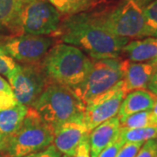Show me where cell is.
I'll return each instance as SVG.
<instances>
[{"instance_id":"obj_35","label":"cell","mask_w":157,"mask_h":157,"mask_svg":"<svg viewBox=\"0 0 157 157\" xmlns=\"http://www.w3.org/2000/svg\"><path fill=\"white\" fill-rule=\"evenodd\" d=\"M156 140H157V139H156Z\"/></svg>"},{"instance_id":"obj_10","label":"cell","mask_w":157,"mask_h":157,"mask_svg":"<svg viewBox=\"0 0 157 157\" xmlns=\"http://www.w3.org/2000/svg\"><path fill=\"white\" fill-rule=\"evenodd\" d=\"M126 95L127 92L121 79L111 89L85 105L83 123L90 132L110 118L117 116L121 104Z\"/></svg>"},{"instance_id":"obj_34","label":"cell","mask_w":157,"mask_h":157,"mask_svg":"<svg viewBox=\"0 0 157 157\" xmlns=\"http://www.w3.org/2000/svg\"><path fill=\"white\" fill-rule=\"evenodd\" d=\"M60 157H73V156H70V155H61V156Z\"/></svg>"},{"instance_id":"obj_18","label":"cell","mask_w":157,"mask_h":157,"mask_svg":"<svg viewBox=\"0 0 157 157\" xmlns=\"http://www.w3.org/2000/svg\"><path fill=\"white\" fill-rule=\"evenodd\" d=\"M58 11L66 17L86 12L98 5L101 0H48Z\"/></svg>"},{"instance_id":"obj_32","label":"cell","mask_w":157,"mask_h":157,"mask_svg":"<svg viewBox=\"0 0 157 157\" xmlns=\"http://www.w3.org/2000/svg\"><path fill=\"white\" fill-rule=\"evenodd\" d=\"M2 148H3V136L0 135V157H2Z\"/></svg>"},{"instance_id":"obj_17","label":"cell","mask_w":157,"mask_h":157,"mask_svg":"<svg viewBox=\"0 0 157 157\" xmlns=\"http://www.w3.org/2000/svg\"><path fill=\"white\" fill-rule=\"evenodd\" d=\"M28 107L17 102L11 107L0 108V135L13 134L22 124Z\"/></svg>"},{"instance_id":"obj_22","label":"cell","mask_w":157,"mask_h":157,"mask_svg":"<svg viewBox=\"0 0 157 157\" xmlns=\"http://www.w3.org/2000/svg\"><path fill=\"white\" fill-rule=\"evenodd\" d=\"M17 103L10 83L0 75V108L11 107Z\"/></svg>"},{"instance_id":"obj_7","label":"cell","mask_w":157,"mask_h":157,"mask_svg":"<svg viewBox=\"0 0 157 157\" xmlns=\"http://www.w3.org/2000/svg\"><path fill=\"white\" fill-rule=\"evenodd\" d=\"M7 78L16 101L27 107H33L50 82L42 67L41 62L18 64L17 69Z\"/></svg>"},{"instance_id":"obj_14","label":"cell","mask_w":157,"mask_h":157,"mask_svg":"<svg viewBox=\"0 0 157 157\" xmlns=\"http://www.w3.org/2000/svg\"><path fill=\"white\" fill-rule=\"evenodd\" d=\"M122 53L129 61L152 63L157 67V38L148 37L129 41L123 47Z\"/></svg>"},{"instance_id":"obj_9","label":"cell","mask_w":157,"mask_h":157,"mask_svg":"<svg viewBox=\"0 0 157 157\" xmlns=\"http://www.w3.org/2000/svg\"><path fill=\"white\" fill-rule=\"evenodd\" d=\"M54 42V38L52 36L23 34L9 38L0 46L16 62L34 64L42 61Z\"/></svg>"},{"instance_id":"obj_3","label":"cell","mask_w":157,"mask_h":157,"mask_svg":"<svg viewBox=\"0 0 157 157\" xmlns=\"http://www.w3.org/2000/svg\"><path fill=\"white\" fill-rule=\"evenodd\" d=\"M54 128L33 107H28L20 127L11 135L3 136L2 157H20L39 152L52 144Z\"/></svg>"},{"instance_id":"obj_19","label":"cell","mask_w":157,"mask_h":157,"mask_svg":"<svg viewBox=\"0 0 157 157\" xmlns=\"http://www.w3.org/2000/svg\"><path fill=\"white\" fill-rule=\"evenodd\" d=\"M121 128H139L157 126V117L152 110H146L130 114L127 117L120 119Z\"/></svg>"},{"instance_id":"obj_1","label":"cell","mask_w":157,"mask_h":157,"mask_svg":"<svg viewBox=\"0 0 157 157\" xmlns=\"http://www.w3.org/2000/svg\"><path fill=\"white\" fill-rule=\"evenodd\" d=\"M52 37L78 47L92 59H115L121 56L128 39L118 37L97 21L94 13L82 12L66 17Z\"/></svg>"},{"instance_id":"obj_25","label":"cell","mask_w":157,"mask_h":157,"mask_svg":"<svg viewBox=\"0 0 157 157\" xmlns=\"http://www.w3.org/2000/svg\"><path fill=\"white\" fill-rule=\"evenodd\" d=\"M135 157H157L156 139L146 140Z\"/></svg>"},{"instance_id":"obj_31","label":"cell","mask_w":157,"mask_h":157,"mask_svg":"<svg viewBox=\"0 0 157 157\" xmlns=\"http://www.w3.org/2000/svg\"><path fill=\"white\" fill-rule=\"evenodd\" d=\"M151 110L152 112H153V113L157 117V98L156 100H155V105H154V107H153V108H152Z\"/></svg>"},{"instance_id":"obj_24","label":"cell","mask_w":157,"mask_h":157,"mask_svg":"<svg viewBox=\"0 0 157 157\" xmlns=\"http://www.w3.org/2000/svg\"><path fill=\"white\" fill-rule=\"evenodd\" d=\"M144 142L143 141H138V142H126V143H124L122 147L120 148L116 157H135Z\"/></svg>"},{"instance_id":"obj_30","label":"cell","mask_w":157,"mask_h":157,"mask_svg":"<svg viewBox=\"0 0 157 157\" xmlns=\"http://www.w3.org/2000/svg\"><path fill=\"white\" fill-rule=\"evenodd\" d=\"M135 2H137L138 4H140L142 7H144L146 5H147L148 3H150L153 0H135Z\"/></svg>"},{"instance_id":"obj_20","label":"cell","mask_w":157,"mask_h":157,"mask_svg":"<svg viewBox=\"0 0 157 157\" xmlns=\"http://www.w3.org/2000/svg\"><path fill=\"white\" fill-rule=\"evenodd\" d=\"M119 137L124 143L146 141L151 139H157V126L139 128H121Z\"/></svg>"},{"instance_id":"obj_21","label":"cell","mask_w":157,"mask_h":157,"mask_svg":"<svg viewBox=\"0 0 157 157\" xmlns=\"http://www.w3.org/2000/svg\"><path fill=\"white\" fill-rule=\"evenodd\" d=\"M147 25L155 38H157V0H153L143 7Z\"/></svg>"},{"instance_id":"obj_23","label":"cell","mask_w":157,"mask_h":157,"mask_svg":"<svg viewBox=\"0 0 157 157\" xmlns=\"http://www.w3.org/2000/svg\"><path fill=\"white\" fill-rule=\"evenodd\" d=\"M18 67V63L9 56L0 46V74L6 78Z\"/></svg>"},{"instance_id":"obj_28","label":"cell","mask_w":157,"mask_h":157,"mask_svg":"<svg viewBox=\"0 0 157 157\" xmlns=\"http://www.w3.org/2000/svg\"><path fill=\"white\" fill-rule=\"evenodd\" d=\"M73 157H91L90 144L88 138L84 140L76 148Z\"/></svg>"},{"instance_id":"obj_13","label":"cell","mask_w":157,"mask_h":157,"mask_svg":"<svg viewBox=\"0 0 157 157\" xmlns=\"http://www.w3.org/2000/svg\"><path fill=\"white\" fill-rule=\"evenodd\" d=\"M121 129L118 116L110 118L93 129L89 133L91 157H97L105 147L108 146L119 135Z\"/></svg>"},{"instance_id":"obj_4","label":"cell","mask_w":157,"mask_h":157,"mask_svg":"<svg viewBox=\"0 0 157 157\" xmlns=\"http://www.w3.org/2000/svg\"><path fill=\"white\" fill-rule=\"evenodd\" d=\"M32 107L55 129L65 122H83L86 106L71 87L50 81Z\"/></svg>"},{"instance_id":"obj_8","label":"cell","mask_w":157,"mask_h":157,"mask_svg":"<svg viewBox=\"0 0 157 157\" xmlns=\"http://www.w3.org/2000/svg\"><path fill=\"white\" fill-rule=\"evenodd\" d=\"M61 20V14L48 0H25L20 14L23 34L52 36Z\"/></svg>"},{"instance_id":"obj_26","label":"cell","mask_w":157,"mask_h":157,"mask_svg":"<svg viewBox=\"0 0 157 157\" xmlns=\"http://www.w3.org/2000/svg\"><path fill=\"white\" fill-rule=\"evenodd\" d=\"M123 144L124 142L118 135L117 137L108 146L106 147L97 157H116L120 148L122 147Z\"/></svg>"},{"instance_id":"obj_12","label":"cell","mask_w":157,"mask_h":157,"mask_svg":"<svg viewBox=\"0 0 157 157\" xmlns=\"http://www.w3.org/2000/svg\"><path fill=\"white\" fill-rule=\"evenodd\" d=\"M25 0H0V35H23L20 14Z\"/></svg>"},{"instance_id":"obj_11","label":"cell","mask_w":157,"mask_h":157,"mask_svg":"<svg viewBox=\"0 0 157 157\" xmlns=\"http://www.w3.org/2000/svg\"><path fill=\"white\" fill-rule=\"evenodd\" d=\"M90 131L83 122H65L54 129L52 144L62 155L73 156L78 146L89 136Z\"/></svg>"},{"instance_id":"obj_33","label":"cell","mask_w":157,"mask_h":157,"mask_svg":"<svg viewBox=\"0 0 157 157\" xmlns=\"http://www.w3.org/2000/svg\"><path fill=\"white\" fill-rule=\"evenodd\" d=\"M149 91H151L152 93H154L155 95H157V86L156 87H153V88H150V89H148Z\"/></svg>"},{"instance_id":"obj_15","label":"cell","mask_w":157,"mask_h":157,"mask_svg":"<svg viewBox=\"0 0 157 157\" xmlns=\"http://www.w3.org/2000/svg\"><path fill=\"white\" fill-rule=\"evenodd\" d=\"M155 67L156 66L152 63L129 61L122 78L127 94L135 90L147 89Z\"/></svg>"},{"instance_id":"obj_16","label":"cell","mask_w":157,"mask_h":157,"mask_svg":"<svg viewBox=\"0 0 157 157\" xmlns=\"http://www.w3.org/2000/svg\"><path fill=\"white\" fill-rule=\"evenodd\" d=\"M156 98L157 95L149 90L139 89L129 92L121 104L118 118L122 119L135 113L151 110Z\"/></svg>"},{"instance_id":"obj_5","label":"cell","mask_w":157,"mask_h":157,"mask_svg":"<svg viewBox=\"0 0 157 157\" xmlns=\"http://www.w3.org/2000/svg\"><path fill=\"white\" fill-rule=\"evenodd\" d=\"M94 14L104 28L118 37L128 39L154 37L145 21L143 7L135 0H122L110 10Z\"/></svg>"},{"instance_id":"obj_27","label":"cell","mask_w":157,"mask_h":157,"mask_svg":"<svg viewBox=\"0 0 157 157\" xmlns=\"http://www.w3.org/2000/svg\"><path fill=\"white\" fill-rule=\"evenodd\" d=\"M61 155V153L57 149L55 146L52 144L41 151L35 152L33 154H29V155L20 157H60Z\"/></svg>"},{"instance_id":"obj_6","label":"cell","mask_w":157,"mask_h":157,"mask_svg":"<svg viewBox=\"0 0 157 157\" xmlns=\"http://www.w3.org/2000/svg\"><path fill=\"white\" fill-rule=\"evenodd\" d=\"M128 59H104L94 61L84 80L73 88L75 94L85 105L94 98L113 87L124 78Z\"/></svg>"},{"instance_id":"obj_29","label":"cell","mask_w":157,"mask_h":157,"mask_svg":"<svg viewBox=\"0 0 157 157\" xmlns=\"http://www.w3.org/2000/svg\"><path fill=\"white\" fill-rule=\"evenodd\" d=\"M157 86V67L155 69V72L153 73V76H152L151 79H150V82L147 86V88L150 89L153 87H156Z\"/></svg>"},{"instance_id":"obj_2","label":"cell","mask_w":157,"mask_h":157,"mask_svg":"<svg viewBox=\"0 0 157 157\" xmlns=\"http://www.w3.org/2000/svg\"><path fill=\"white\" fill-rule=\"evenodd\" d=\"M93 63L89 57L78 47L60 43L48 51L41 65L51 82L73 89L84 80Z\"/></svg>"}]
</instances>
